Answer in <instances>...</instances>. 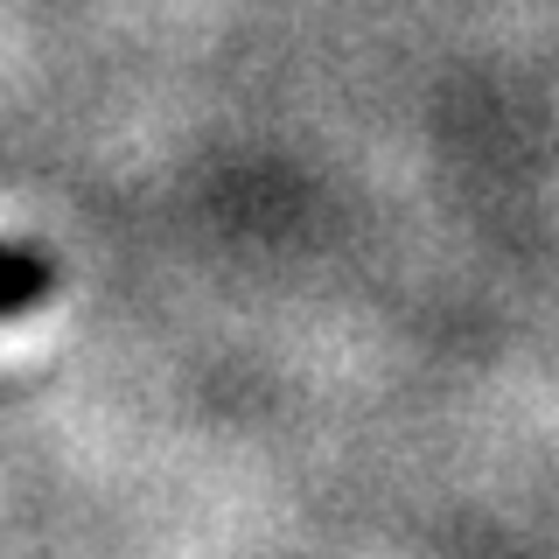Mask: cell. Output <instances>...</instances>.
I'll return each instance as SVG.
<instances>
[{
    "mask_svg": "<svg viewBox=\"0 0 559 559\" xmlns=\"http://www.w3.org/2000/svg\"><path fill=\"white\" fill-rule=\"evenodd\" d=\"M57 294V273H49L43 252H22V245H0V314H28L35 301Z\"/></svg>",
    "mask_w": 559,
    "mask_h": 559,
    "instance_id": "6da1fadb",
    "label": "cell"
}]
</instances>
